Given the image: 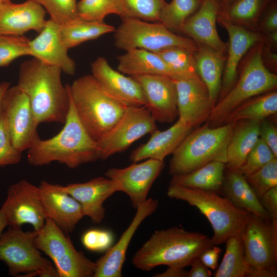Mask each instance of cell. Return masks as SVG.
<instances>
[{
    "instance_id": "obj_9",
    "label": "cell",
    "mask_w": 277,
    "mask_h": 277,
    "mask_svg": "<svg viewBox=\"0 0 277 277\" xmlns=\"http://www.w3.org/2000/svg\"><path fill=\"white\" fill-rule=\"evenodd\" d=\"M35 244L52 260L59 277H93L95 262L77 250L67 234L49 217L37 232Z\"/></svg>"
},
{
    "instance_id": "obj_25",
    "label": "cell",
    "mask_w": 277,
    "mask_h": 277,
    "mask_svg": "<svg viewBox=\"0 0 277 277\" xmlns=\"http://www.w3.org/2000/svg\"><path fill=\"white\" fill-rule=\"evenodd\" d=\"M92 75L112 95L128 106H145L146 102L138 83L113 69L107 60L98 57L91 64Z\"/></svg>"
},
{
    "instance_id": "obj_2",
    "label": "cell",
    "mask_w": 277,
    "mask_h": 277,
    "mask_svg": "<svg viewBox=\"0 0 277 277\" xmlns=\"http://www.w3.org/2000/svg\"><path fill=\"white\" fill-rule=\"evenodd\" d=\"M70 99L69 110L60 132L50 138L39 140L27 151L31 165L41 166L56 162L73 169L101 159L97 142L81 124L70 96Z\"/></svg>"
},
{
    "instance_id": "obj_42",
    "label": "cell",
    "mask_w": 277,
    "mask_h": 277,
    "mask_svg": "<svg viewBox=\"0 0 277 277\" xmlns=\"http://www.w3.org/2000/svg\"><path fill=\"white\" fill-rule=\"evenodd\" d=\"M254 192L260 198L271 188L277 186V159L245 177Z\"/></svg>"
},
{
    "instance_id": "obj_10",
    "label": "cell",
    "mask_w": 277,
    "mask_h": 277,
    "mask_svg": "<svg viewBox=\"0 0 277 277\" xmlns=\"http://www.w3.org/2000/svg\"><path fill=\"white\" fill-rule=\"evenodd\" d=\"M114 45L128 51L143 49L157 52L172 47H182L193 51L198 45L192 39L175 34L161 23H148L138 18L125 17L114 31Z\"/></svg>"
},
{
    "instance_id": "obj_34",
    "label": "cell",
    "mask_w": 277,
    "mask_h": 277,
    "mask_svg": "<svg viewBox=\"0 0 277 277\" xmlns=\"http://www.w3.org/2000/svg\"><path fill=\"white\" fill-rule=\"evenodd\" d=\"M225 252L215 277H249L250 267L245 258L242 241L240 236L228 238Z\"/></svg>"
},
{
    "instance_id": "obj_52",
    "label": "cell",
    "mask_w": 277,
    "mask_h": 277,
    "mask_svg": "<svg viewBox=\"0 0 277 277\" xmlns=\"http://www.w3.org/2000/svg\"><path fill=\"white\" fill-rule=\"evenodd\" d=\"M10 87L8 82L3 81L0 83V114L2 112V102L6 90Z\"/></svg>"
},
{
    "instance_id": "obj_19",
    "label": "cell",
    "mask_w": 277,
    "mask_h": 277,
    "mask_svg": "<svg viewBox=\"0 0 277 277\" xmlns=\"http://www.w3.org/2000/svg\"><path fill=\"white\" fill-rule=\"evenodd\" d=\"M38 187L47 217L66 234L72 232L84 216L78 202L67 191L65 186L42 181Z\"/></svg>"
},
{
    "instance_id": "obj_40",
    "label": "cell",
    "mask_w": 277,
    "mask_h": 277,
    "mask_svg": "<svg viewBox=\"0 0 277 277\" xmlns=\"http://www.w3.org/2000/svg\"><path fill=\"white\" fill-rule=\"evenodd\" d=\"M41 5L48 13L51 21L66 25L80 19L76 0H31Z\"/></svg>"
},
{
    "instance_id": "obj_46",
    "label": "cell",
    "mask_w": 277,
    "mask_h": 277,
    "mask_svg": "<svg viewBox=\"0 0 277 277\" xmlns=\"http://www.w3.org/2000/svg\"><path fill=\"white\" fill-rule=\"evenodd\" d=\"M259 138L262 140L277 157V129L271 122L266 119L260 122Z\"/></svg>"
},
{
    "instance_id": "obj_39",
    "label": "cell",
    "mask_w": 277,
    "mask_h": 277,
    "mask_svg": "<svg viewBox=\"0 0 277 277\" xmlns=\"http://www.w3.org/2000/svg\"><path fill=\"white\" fill-rule=\"evenodd\" d=\"M265 0H236L220 17L234 24H250L258 16Z\"/></svg>"
},
{
    "instance_id": "obj_33",
    "label": "cell",
    "mask_w": 277,
    "mask_h": 277,
    "mask_svg": "<svg viewBox=\"0 0 277 277\" xmlns=\"http://www.w3.org/2000/svg\"><path fill=\"white\" fill-rule=\"evenodd\" d=\"M115 28L103 22L78 19L66 25H60L61 40L65 47H76L84 42L95 39L105 34L115 31Z\"/></svg>"
},
{
    "instance_id": "obj_17",
    "label": "cell",
    "mask_w": 277,
    "mask_h": 277,
    "mask_svg": "<svg viewBox=\"0 0 277 277\" xmlns=\"http://www.w3.org/2000/svg\"><path fill=\"white\" fill-rule=\"evenodd\" d=\"M173 80L176 88L179 118L191 127L208 119L214 105L199 75Z\"/></svg>"
},
{
    "instance_id": "obj_54",
    "label": "cell",
    "mask_w": 277,
    "mask_h": 277,
    "mask_svg": "<svg viewBox=\"0 0 277 277\" xmlns=\"http://www.w3.org/2000/svg\"><path fill=\"white\" fill-rule=\"evenodd\" d=\"M269 34V38L271 42L274 44L277 42V31L270 32Z\"/></svg>"
},
{
    "instance_id": "obj_28",
    "label": "cell",
    "mask_w": 277,
    "mask_h": 277,
    "mask_svg": "<svg viewBox=\"0 0 277 277\" xmlns=\"http://www.w3.org/2000/svg\"><path fill=\"white\" fill-rule=\"evenodd\" d=\"M117 70L131 76L138 75H164L176 76L165 62L155 52L133 49L117 57Z\"/></svg>"
},
{
    "instance_id": "obj_48",
    "label": "cell",
    "mask_w": 277,
    "mask_h": 277,
    "mask_svg": "<svg viewBox=\"0 0 277 277\" xmlns=\"http://www.w3.org/2000/svg\"><path fill=\"white\" fill-rule=\"evenodd\" d=\"M221 252L220 247L213 245L204 250L199 256L201 262L208 268L215 270Z\"/></svg>"
},
{
    "instance_id": "obj_13",
    "label": "cell",
    "mask_w": 277,
    "mask_h": 277,
    "mask_svg": "<svg viewBox=\"0 0 277 277\" xmlns=\"http://www.w3.org/2000/svg\"><path fill=\"white\" fill-rule=\"evenodd\" d=\"M156 121L145 106H128L118 121L97 142L101 159L126 150L132 144L157 129Z\"/></svg>"
},
{
    "instance_id": "obj_50",
    "label": "cell",
    "mask_w": 277,
    "mask_h": 277,
    "mask_svg": "<svg viewBox=\"0 0 277 277\" xmlns=\"http://www.w3.org/2000/svg\"><path fill=\"white\" fill-rule=\"evenodd\" d=\"M263 28L268 33L277 31V10L275 8L269 11L263 23Z\"/></svg>"
},
{
    "instance_id": "obj_15",
    "label": "cell",
    "mask_w": 277,
    "mask_h": 277,
    "mask_svg": "<svg viewBox=\"0 0 277 277\" xmlns=\"http://www.w3.org/2000/svg\"><path fill=\"white\" fill-rule=\"evenodd\" d=\"M164 167V162L149 159L125 168H110L105 174L118 185L120 191L128 195L133 207L136 209L147 199L149 190Z\"/></svg>"
},
{
    "instance_id": "obj_22",
    "label": "cell",
    "mask_w": 277,
    "mask_h": 277,
    "mask_svg": "<svg viewBox=\"0 0 277 277\" xmlns=\"http://www.w3.org/2000/svg\"><path fill=\"white\" fill-rule=\"evenodd\" d=\"M67 191L80 204L84 216L92 222L100 223L105 216L104 202L120 191L118 185L107 177L99 176L84 183L65 186Z\"/></svg>"
},
{
    "instance_id": "obj_16",
    "label": "cell",
    "mask_w": 277,
    "mask_h": 277,
    "mask_svg": "<svg viewBox=\"0 0 277 277\" xmlns=\"http://www.w3.org/2000/svg\"><path fill=\"white\" fill-rule=\"evenodd\" d=\"M142 90L145 107L156 122H173L178 116L177 92L174 81L164 75L132 76Z\"/></svg>"
},
{
    "instance_id": "obj_49",
    "label": "cell",
    "mask_w": 277,
    "mask_h": 277,
    "mask_svg": "<svg viewBox=\"0 0 277 277\" xmlns=\"http://www.w3.org/2000/svg\"><path fill=\"white\" fill-rule=\"evenodd\" d=\"M191 268L187 271V277H210V270L200 260L199 257L195 258L190 265Z\"/></svg>"
},
{
    "instance_id": "obj_20",
    "label": "cell",
    "mask_w": 277,
    "mask_h": 277,
    "mask_svg": "<svg viewBox=\"0 0 277 277\" xmlns=\"http://www.w3.org/2000/svg\"><path fill=\"white\" fill-rule=\"evenodd\" d=\"M60 29V25L51 19L47 20L38 35L29 42L30 56L73 75L76 71V64L69 56V49L61 40Z\"/></svg>"
},
{
    "instance_id": "obj_23",
    "label": "cell",
    "mask_w": 277,
    "mask_h": 277,
    "mask_svg": "<svg viewBox=\"0 0 277 277\" xmlns=\"http://www.w3.org/2000/svg\"><path fill=\"white\" fill-rule=\"evenodd\" d=\"M46 11L38 4L31 1L14 4L2 2L0 8V34L23 36L31 30L39 33L47 20Z\"/></svg>"
},
{
    "instance_id": "obj_12",
    "label": "cell",
    "mask_w": 277,
    "mask_h": 277,
    "mask_svg": "<svg viewBox=\"0 0 277 277\" xmlns=\"http://www.w3.org/2000/svg\"><path fill=\"white\" fill-rule=\"evenodd\" d=\"M2 113L12 143L21 152L27 151L41 139L37 130L39 124L29 98L16 85L5 92Z\"/></svg>"
},
{
    "instance_id": "obj_5",
    "label": "cell",
    "mask_w": 277,
    "mask_h": 277,
    "mask_svg": "<svg viewBox=\"0 0 277 277\" xmlns=\"http://www.w3.org/2000/svg\"><path fill=\"white\" fill-rule=\"evenodd\" d=\"M237 122L214 127L208 123L190 132L172 153V176L189 173L211 161L227 162V148Z\"/></svg>"
},
{
    "instance_id": "obj_24",
    "label": "cell",
    "mask_w": 277,
    "mask_h": 277,
    "mask_svg": "<svg viewBox=\"0 0 277 277\" xmlns=\"http://www.w3.org/2000/svg\"><path fill=\"white\" fill-rule=\"evenodd\" d=\"M219 11L217 0H203L197 11L185 22L181 32L197 44L224 53L227 45L220 38L216 26Z\"/></svg>"
},
{
    "instance_id": "obj_56",
    "label": "cell",
    "mask_w": 277,
    "mask_h": 277,
    "mask_svg": "<svg viewBox=\"0 0 277 277\" xmlns=\"http://www.w3.org/2000/svg\"><path fill=\"white\" fill-rule=\"evenodd\" d=\"M0 1L2 2H8V1H11V0H0Z\"/></svg>"
},
{
    "instance_id": "obj_51",
    "label": "cell",
    "mask_w": 277,
    "mask_h": 277,
    "mask_svg": "<svg viewBox=\"0 0 277 277\" xmlns=\"http://www.w3.org/2000/svg\"><path fill=\"white\" fill-rule=\"evenodd\" d=\"M159 277H187V271L184 268L168 267L164 272L158 274Z\"/></svg>"
},
{
    "instance_id": "obj_1",
    "label": "cell",
    "mask_w": 277,
    "mask_h": 277,
    "mask_svg": "<svg viewBox=\"0 0 277 277\" xmlns=\"http://www.w3.org/2000/svg\"><path fill=\"white\" fill-rule=\"evenodd\" d=\"M62 71L33 58L19 67L16 86L28 96L38 124H64L70 99L67 85L62 82Z\"/></svg>"
},
{
    "instance_id": "obj_26",
    "label": "cell",
    "mask_w": 277,
    "mask_h": 277,
    "mask_svg": "<svg viewBox=\"0 0 277 277\" xmlns=\"http://www.w3.org/2000/svg\"><path fill=\"white\" fill-rule=\"evenodd\" d=\"M192 128L179 118L166 130L157 129L150 134L147 142L132 151L130 160L135 163L151 159L164 162L166 156L174 152Z\"/></svg>"
},
{
    "instance_id": "obj_43",
    "label": "cell",
    "mask_w": 277,
    "mask_h": 277,
    "mask_svg": "<svg viewBox=\"0 0 277 277\" xmlns=\"http://www.w3.org/2000/svg\"><path fill=\"white\" fill-rule=\"evenodd\" d=\"M274 158L276 157L272 151L259 138L238 171L246 177L266 165Z\"/></svg>"
},
{
    "instance_id": "obj_55",
    "label": "cell",
    "mask_w": 277,
    "mask_h": 277,
    "mask_svg": "<svg viewBox=\"0 0 277 277\" xmlns=\"http://www.w3.org/2000/svg\"><path fill=\"white\" fill-rule=\"evenodd\" d=\"M223 1L225 3H227L228 4H231L232 3H233L234 2H235L236 0H223Z\"/></svg>"
},
{
    "instance_id": "obj_47",
    "label": "cell",
    "mask_w": 277,
    "mask_h": 277,
    "mask_svg": "<svg viewBox=\"0 0 277 277\" xmlns=\"http://www.w3.org/2000/svg\"><path fill=\"white\" fill-rule=\"evenodd\" d=\"M260 198L269 218L277 220V186L268 190Z\"/></svg>"
},
{
    "instance_id": "obj_18",
    "label": "cell",
    "mask_w": 277,
    "mask_h": 277,
    "mask_svg": "<svg viewBox=\"0 0 277 277\" xmlns=\"http://www.w3.org/2000/svg\"><path fill=\"white\" fill-rule=\"evenodd\" d=\"M158 206L159 201L153 198H147L138 206L132 221L118 241L95 262L93 277L122 276L127 251L133 236L144 220L153 213Z\"/></svg>"
},
{
    "instance_id": "obj_14",
    "label": "cell",
    "mask_w": 277,
    "mask_h": 277,
    "mask_svg": "<svg viewBox=\"0 0 277 277\" xmlns=\"http://www.w3.org/2000/svg\"><path fill=\"white\" fill-rule=\"evenodd\" d=\"M1 209L7 226L21 227L28 224L36 232L43 228L47 217L39 187L25 180H19L9 187Z\"/></svg>"
},
{
    "instance_id": "obj_44",
    "label": "cell",
    "mask_w": 277,
    "mask_h": 277,
    "mask_svg": "<svg viewBox=\"0 0 277 277\" xmlns=\"http://www.w3.org/2000/svg\"><path fill=\"white\" fill-rule=\"evenodd\" d=\"M22 152L12 144L5 121L0 114V167L16 165L21 161Z\"/></svg>"
},
{
    "instance_id": "obj_41",
    "label": "cell",
    "mask_w": 277,
    "mask_h": 277,
    "mask_svg": "<svg viewBox=\"0 0 277 277\" xmlns=\"http://www.w3.org/2000/svg\"><path fill=\"white\" fill-rule=\"evenodd\" d=\"M29 42L23 35L0 34V67L8 66L18 57L30 56Z\"/></svg>"
},
{
    "instance_id": "obj_31",
    "label": "cell",
    "mask_w": 277,
    "mask_h": 277,
    "mask_svg": "<svg viewBox=\"0 0 277 277\" xmlns=\"http://www.w3.org/2000/svg\"><path fill=\"white\" fill-rule=\"evenodd\" d=\"M226 164L211 161L189 173L172 176L170 184L217 193L222 188Z\"/></svg>"
},
{
    "instance_id": "obj_3",
    "label": "cell",
    "mask_w": 277,
    "mask_h": 277,
    "mask_svg": "<svg viewBox=\"0 0 277 277\" xmlns=\"http://www.w3.org/2000/svg\"><path fill=\"white\" fill-rule=\"evenodd\" d=\"M213 245L206 234L173 227L155 231L135 252L132 263L145 271L160 265L185 268Z\"/></svg>"
},
{
    "instance_id": "obj_11",
    "label": "cell",
    "mask_w": 277,
    "mask_h": 277,
    "mask_svg": "<svg viewBox=\"0 0 277 277\" xmlns=\"http://www.w3.org/2000/svg\"><path fill=\"white\" fill-rule=\"evenodd\" d=\"M240 238L250 267L277 271V220L264 219L249 212Z\"/></svg>"
},
{
    "instance_id": "obj_7",
    "label": "cell",
    "mask_w": 277,
    "mask_h": 277,
    "mask_svg": "<svg viewBox=\"0 0 277 277\" xmlns=\"http://www.w3.org/2000/svg\"><path fill=\"white\" fill-rule=\"evenodd\" d=\"M262 43L249 57L238 81L213 107L208 118L212 124L221 125L226 116L243 103L276 88L277 76L264 63Z\"/></svg>"
},
{
    "instance_id": "obj_30",
    "label": "cell",
    "mask_w": 277,
    "mask_h": 277,
    "mask_svg": "<svg viewBox=\"0 0 277 277\" xmlns=\"http://www.w3.org/2000/svg\"><path fill=\"white\" fill-rule=\"evenodd\" d=\"M260 122H238L233 131L227 148V165L228 170L238 171L259 138Z\"/></svg>"
},
{
    "instance_id": "obj_35",
    "label": "cell",
    "mask_w": 277,
    "mask_h": 277,
    "mask_svg": "<svg viewBox=\"0 0 277 277\" xmlns=\"http://www.w3.org/2000/svg\"><path fill=\"white\" fill-rule=\"evenodd\" d=\"M199 0H172L161 10L159 22L170 31H179L187 18L198 9Z\"/></svg>"
},
{
    "instance_id": "obj_53",
    "label": "cell",
    "mask_w": 277,
    "mask_h": 277,
    "mask_svg": "<svg viewBox=\"0 0 277 277\" xmlns=\"http://www.w3.org/2000/svg\"><path fill=\"white\" fill-rule=\"evenodd\" d=\"M7 226V224L5 215L2 210L0 209V236Z\"/></svg>"
},
{
    "instance_id": "obj_8",
    "label": "cell",
    "mask_w": 277,
    "mask_h": 277,
    "mask_svg": "<svg viewBox=\"0 0 277 277\" xmlns=\"http://www.w3.org/2000/svg\"><path fill=\"white\" fill-rule=\"evenodd\" d=\"M37 232L24 231L21 227H9L0 236V261L10 275L21 273L41 277H59L51 263L44 258L35 244Z\"/></svg>"
},
{
    "instance_id": "obj_6",
    "label": "cell",
    "mask_w": 277,
    "mask_h": 277,
    "mask_svg": "<svg viewBox=\"0 0 277 277\" xmlns=\"http://www.w3.org/2000/svg\"><path fill=\"white\" fill-rule=\"evenodd\" d=\"M167 195L195 207L210 222L213 231L214 245L225 243L231 236L241 235L249 212L217 192L170 184Z\"/></svg>"
},
{
    "instance_id": "obj_45",
    "label": "cell",
    "mask_w": 277,
    "mask_h": 277,
    "mask_svg": "<svg viewBox=\"0 0 277 277\" xmlns=\"http://www.w3.org/2000/svg\"><path fill=\"white\" fill-rule=\"evenodd\" d=\"M81 241L87 249L101 252L106 251L112 246L113 236L112 232L107 230L91 229L83 233Z\"/></svg>"
},
{
    "instance_id": "obj_38",
    "label": "cell",
    "mask_w": 277,
    "mask_h": 277,
    "mask_svg": "<svg viewBox=\"0 0 277 277\" xmlns=\"http://www.w3.org/2000/svg\"><path fill=\"white\" fill-rule=\"evenodd\" d=\"M124 16L144 21H159L165 0H121Z\"/></svg>"
},
{
    "instance_id": "obj_27",
    "label": "cell",
    "mask_w": 277,
    "mask_h": 277,
    "mask_svg": "<svg viewBox=\"0 0 277 277\" xmlns=\"http://www.w3.org/2000/svg\"><path fill=\"white\" fill-rule=\"evenodd\" d=\"M197 45L198 48L194 53L196 71L206 86L214 106L221 89L225 57L222 52Z\"/></svg>"
},
{
    "instance_id": "obj_32",
    "label": "cell",
    "mask_w": 277,
    "mask_h": 277,
    "mask_svg": "<svg viewBox=\"0 0 277 277\" xmlns=\"http://www.w3.org/2000/svg\"><path fill=\"white\" fill-rule=\"evenodd\" d=\"M277 112V93L269 92L253 97L231 111L222 124L241 121L261 122Z\"/></svg>"
},
{
    "instance_id": "obj_36",
    "label": "cell",
    "mask_w": 277,
    "mask_h": 277,
    "mask_svg": "<svg viewBox=\"0 0 277 277\" xmlns=\"http://www.w3.org/2000/svg\"><path fill=\"white\" fill-rule=\"evenodd\" d=\"M193 51L182 47H172L155 52L175 75V78L197 75Z\"/></svg>"
},
{
    "instance_id": "obj_4",
    "label": "cell",
    "mask_w": 277,
    "mask_h": 277,
    "mask_svg": "<svg viewBox=\"0 0 277 277\" xmlns=\"http://www.w3.org/2000/svg\"><path fill=\"white\" fill-rule=\"evenodd\" d=\"M67 85L78 119L96 141L116 124L128 107L92 74L83 75Z\"/></svg>"
},
{
    "instance_id": "obj_37",
    "label": "cell",
    "mask_w": 277,
    "mask_h": 277,
    "mask_svg": "<svg viewBox=\"0 0 277 277\" xmlns=\"http://www.w3.org/2000/svg\"><path fill=\"white\" fill-rule=\"evenodd\" d=\"M76 9L78 18L87 21L103 22L112 14L124 16L121 0H81Z\"/></svg>"
},
{
    "instance_id": "obj_29",
    "label": "cell",
    "mask_w": 277,
    "mask_h": 277,
    "mask_svg": "<svg viewBox=\"0 0 277 277\" xmlns=\"http://www.w3.org/2000/svg\"><path fill=\"white\" fill-rule=\"evenodd\" d=\"M222 187L225 197L237 207L262 218L270 219L259 197L239 171L228 170Z\"/></svg>"
},
{
    "instance_id": "obj_21",
    "label": "cell",
    "mask_w": 277,
    "mask_h": 277,
    "mask_svg": "<svg viewBox=\"0 0 277 277\" xmlns=\"http://www.w3.org/2000/svg\"><path fill=\"white\" fill-rule=\"evenodd\" d=\"M229 36L228 55L224 65L220 99L223 97L236 82L239 64L243 56L253 46L261 42L262 36L242 26L218 17L217 20Z\"/></svg>"
},
{
    "instance_id": "obj_57",
    "label": "cell",
    "mask_w": 277,
    "mask_h": 277,
    "mask_svg": "<svg viewBox=\"0 0 277 277\" xmlns=\"http://www.w3.org/2000/svg\"><path fill=\"white\" fill-rule=\"evenodd\" d=\"M2 2L0 1V8H1V5H2Z\"/></svg>"
}]
</instances>
